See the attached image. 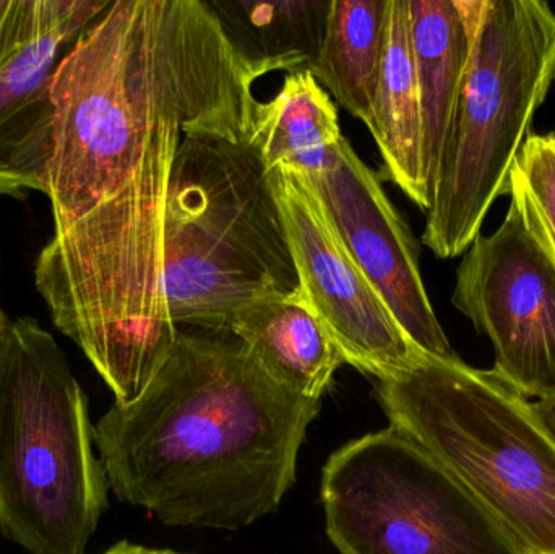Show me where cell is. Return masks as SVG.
<instances>
[{
	"label": "cell",
	"instance_id": "1",
	"mask_svg": "<svg viewBox=\"0 0 555 554\" xmlns=\"http://www.w3.org/2000/svg\"><path fill=\"white\" fill-rule=\"evenodd\" d=\"M319 412L231 332L179 328L145 392L94 426V445L122 503L166 526L240 530L275 513Z\"/></svg>",
	"mask_w": 555,
	"mask_h": 554
},
{
	"label": "cell",
	"instance_id": "2",
	"mask_svg": "<svg viewBox=\"0 0 555 554\" xmlns=\"http://www.w3.org/2000/svg\"><path fill=\"white\" fill-rule=\"evenodd\" d=\"M233 57L207 0L111 2L52 80L46 195L55 230L80 220L119 185Z\"/></svg>",
	"mask_w": 555,
	"mask_h": 554
},
{
	"label": "cell",
	"instance_id": "3",
	"mask_svg": "<svg viewBox=\"0 0 555 554\" xmlns=\"http://www.w3.org/2000/svg\"><path fill=\"white\" fill-rule=\"evenodd\" d=\"M253 130L182 137L166 201L163 282L176 327L230 332L241 312L300 295L283 215Z\"/></svg>",
	"mask_w": 555,
	"mask_h": 554
},
{
	"label": "cell",
	"instance_id": "4",
	"mask_svg": "<svg viewBox=\"0 0 555 554\" xmlns=\"http://www.w3.org/2000/svg\"><path fill=\"white\" fill-rule=\"evenodd\" d=\"M87 394L35 319L0 332V536L29 554H85L107 510Z\"/></svg>",
	"mask_w": 555,
	"mask_h": 554
},
{
	"label": "cell",
	"instance_id": "5",
	"mask_svg": "<svg viewBox=\"0 0 555 554\" xmlns=\"http://www.w3.org/2000/svg\"><path fill=\"white\" fill-rule=\"evenodd\" d=\"M391 426L437 459L520 554H555V439L494 371L423 353L375 384Z\"/></svg>",
	"mask_w": 555,
	"mask_h": 554
},
{
	"label": "cell",
	"instance_id": "6",
	"mask_svg": "<svg viewBox=\"0 0 555 554\" xmlns=\"http://www.w3.org/2000/svg\"><path fill=\"white\" fill-rule=\"evenodd\" d=\"M472 54L434 181L423 244L462 256L481 234L555 80V13L541 0H462Z\"/></svg>",
	"mask_w": 555,
	"mask_h": 554
},
{
	"label": "cell",
	"instance_id": "7",
	"mask_svg": "<svg viewBox=\"0 0 555 554\" xmlns=\"http://www.w3.org/2000/svg\"><path fill=\"white\" fill-rule=\"evenodd\" d=\"M320 497L339 554H520L476 498L391 425L333 452Z\"/></svg>",
	"mask_w": 555,
	"mask_h": 554
},
{
	"label": "cell",
	"instance_id": "8",
	"mask_svg": "<svg viewBox=\"0 0 555 554\" xmlns=\"http://www.w3.org/2000/svg\"><path fill=\"white\" fill-rule=\"evenodd\" d=\"M452 302L494 345V373L521 396L555 390V266L511 204L456 269Z\"/></svg>",
	"mask_w": 555,
	"mask_h": 554
},
{
	"label": "cell",
	"instance_id": "9",
	"mask_svg": "<svg viewBox=\"0 0 555 554\" xmlns=\"http://www.w3.org/2000/svg\"><path fill=\"white\" fill-rule=\"evenodd\" d=\"M283 215L300 293L345 355L362 373L391 379L423 351L401 331L380 293L352 259L322 202L300 176L270 172Z\"/></svg>",
	"mask_w": 555,
	"mask_h": 554
},
{
	"label": "cell",
	"instance_id": "10",
	"mask_svg": "<svg viewBox=\"0 0 555 554\" xmlns=\"http://www.w3.org/2000/svg\"><path fill=\"white\" fill-rule=\"evenodd\" d=\"M107 0H5L0 13V195L48 194L52 80Z\"/></svg>",
	"mask_w": 555,
	"mask_h": 554
},
{
	"label": "cell",
	"instance_id": "11",
	"mask_svg": "<svg viewBox=\"0 0 555 554\" xmlns=\"http://www.w3.org/2000/svg\"><path fill=\"white\" fill-rule=\"evenodd\" d=\"M300 178L315 192L346 249L406 337L430 357H456L427 296L416 240L385 194L377 172L343 137L325 171Z\"/></svg>",
	"mask_w": 555,
	"mask_h": 554
},
{
	"label": "cell",
	"instance_id": "12",
	"mask_svg": "<svg viewBox=\"0 0 555 554\" xmlns=\"http://www.w3.org/2000/svg\"><path fill=\"white\" fill-rule=\"evenodd\" d=\"M367 127L384 159L385 178L427 214L433 198L424 175L423 111L408 0H388L384 54Z\"/></svg>",
	"mask_w": 555,
	"mask_h": 554
},
{
	"label": "cell",
	"instance_id": "13",
	"mask_svg": "<svg viewBox=\"0 0 555 554\" xmlns=\"http://www.w3.org/2000/svg\"><path fill=\"white\" fill-rule=\"evenodd\" d=\"M408 7L423 111L424 175L433 198L472 54V28L462 0H408Z\"/></svg>",
	"mask_w": 555,
	"mask_h": 554
},
{
	"label": "cell",
	"instance_id": "14",
	"mask_svg": "<svg viewBox=\"0 0 555 554\" xmlns=\"http://www.w3.org/2000/svg\"><path fill=\"white\" fill-rule=\"evenodd\" d=\"M230 332L275 383L306 399L322 400L336 371L348 364L302 293L241 312Z\"/></svg>",
	"mask_w": 555,
	"mask_h": 554
},
{
	"label": "cell",
	"instance_id": "15",
	"mask_svg": "<svg viewBox=\"0 0 555 554\" xmlns=\"http://www.w3.org/2000/svg\"><path fill=\"white\" fill-rule=\"evenodd\" d=\"M343 137L338 109L310 70L286 74L275 96L259 101L254 111L250 142L269 172L320 175L332 165Z\"/></svg>",
	"mask_w": 555,
	"mask_h": 554
},
{
	"label": "cell",
	"instance_id": "16",
	"mask_svg": "<svg viewBox=\"0 0 555 554\" xmlns=\"http://www.w3.org/2000/svg\"><path fill=\"white\" fill-rule=\"evenodd\" d=\"M234 51L259 77L310 70L332 0H207Z\"/></svg>",
	"mask_w": 555,
	"mask_h": 554
},
{
	"label": "cell",
	"instance_id": "17",
	"mask_svg": "<svg viewBox=\"0 0 555 554\" xmlns=\"http://www.w3.org/2000/svg\"><path fill=\"white\" fill-rule=\"evenodd\" d=\"M388 0H332L325 35L310 72L339 106L369 126L380 70Z\"/></svg>",
	"mask_w": 555,
	"mask_h": 554
},
{
	"label": "cell",
	"instance_id": "18",
	"mask_svg": "<svg viewBox=\"0 0 555 554\" xmlns=\"http://www.w3.org/2000/svg\"><path fill=\"white\" fill-rule=\"evenodd\" d=\"M508 195L525 227L555 266V139L531 133L511 175Z\"/></svg>",
	"mask_w": 555,
	"mask_h": 554
},
{
	"label": "cell",
	"instance_id": "19",
	"mask_svg": "<svg viewBox=\"0 0 555 554\" xmlns=\"http://www.w3.org/2000/svg\"><path fill=\"white\" fill-rule=\"evenodd\" d=\"M533 405L538 415H540L541 422L550 429L551 435L555 439V390L550 396L537 400Z\"/></svg>",
	"mask_w": 555,
	"mask_h": 554
},
{
	"label": "cell",
	"instance_id": "20",
	"mask_svg": "<svg viewBox=\"0 0 555 554\" xmlns=\"http://www.w3.org/2000/svg\"><path fill=\"white\" fill-rule=\"evenodd\" d=\"M103 554H182L171 552V550L145 549V546L132 545L129 542H120L107 550Z\"/></svg>",
	"mask_w": 555,
	"mask_h": 554
},
{
	"label": "cell",
	"instance_id": "21",
	"mask_svg": "<svg viewBox=\"0 0 555 554\" xmlns=\"http://www.w3.org/2000/svg\"><path fill=\"white\" fill-rule=\"evenodd\" d=\"M7 318L3 315L2 309H0V332H2L3 325H5Z\"/></svg>",
	"mask_w": 555,
	"mask_h": 554
},
{
	"label": "cell",
	"instance_id": "22",
	"mask_svg": "<svg viewBox=\"0 0 555 554\" xmlns=\"http://www.w3.org/2000/svg\"><path fill=\"white\" fill-rule=\"evenodd\" d=\"M3 5H5V0H0V13H2Z\"/></svg>",
	"mask_w": 555,
	"mask_h": 554
},
{
	"label": "cell",
	"instance_id": "23",
	"mask_svg": "<svg viewBox=\"0 0 555 554\" xmlns=\"http://www.w3.org/2000/svg\"><path fill=\"white\" fill-rule=\"evenodd\" d=\"M553 136H554V139H555V130H553Z\"/></svg>",
	"mask_w": 555,
	"mask_h": 554
}]
</instances>
